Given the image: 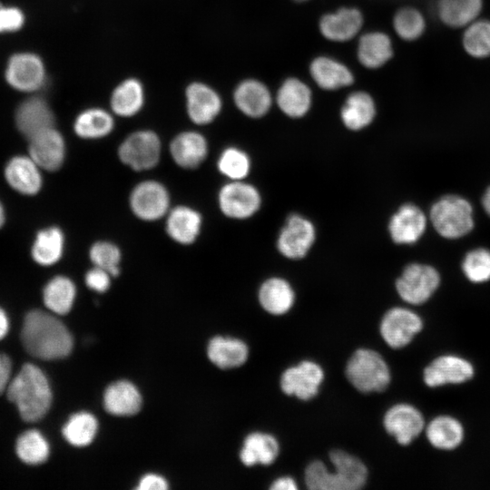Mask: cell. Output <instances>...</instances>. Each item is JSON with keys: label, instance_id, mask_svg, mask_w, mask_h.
<instances>
[{"label": "cell", "instance_id": "obj_40", "mask_svg": "<svg viewBox=\"0 0 490 490\" xmlns=\"http://www.w3.org/2000/svg\"><path fill=\"white\" fill-rule=\"evenodd\" d=\"M393 28L402 40L407 42L416 41L426 32V17L417 8L404 6L395 13Z\"/></svg>", "mask_w": 490, "mask_h": 490}, {"label": "cell", "instance_id": "obj_28", "mask_svg": "<svg viewBox=\"0 0 490 490\" xmlns=\"http://www.w3.org/2000/svg\"><path fill=\"white\" fill-rule=\"evenodd\" d=\"M40 169L30 156H16L5 166V176L9 185L18 192L34 195L43 183Z\"/></svg>", "mask_w": 490, "mask_h": 490}, {"label": "cell", "instance_id": "obj_27", "mask_svg": "<svg viewBox=\"0 0 490 490\" xmlns=\"http://www.w3.org/2000/svg\"><path fill=\"white\" fill-rule=\"evenodd\" d=\"M279 449V443L272 434L254 431L244 438L240 459L246 466H270L278 458Z\"/></svg>", "mask_w": 490, "mask_h": 490}, {"label": "cell", "instance_id": "obj_49", "mask_svg": "<svg viewBox=\"0 0 490 490\" xmlns=\"http://www.w3.org/2000/svg\"><path fill=\"white\" fill-rule=\"evenodd\" d=\"M12 363L8 356L0 353V395L6 390L11 377Z\"/></svg>", "mask_w": 490, "mask_h": 490}, {"label": "cell", "instance_id": "obj_4", "mask_svg": "<svg viewBox=\"0 0 490 490\" xmlns=\"http://www.w3.org/2000/svg\"><path fill=\"white\" fill-rule=\"evenodd\" d=\"M428 220L440 237L450 240L466 237L475 227L473 205L457 194H446L434 201Z\"/></svg>", "mask_w": 490, "mask_h": 490}, {"label": "cell", "instance_id": "obj_36", "mask_svg": "<svg viewBox=\"0 0 490 490\" xmlns=\"http://www.w3.org/2000/svg\"><path fill=\"white\" fill-rule=\"evenodd\" d=\"M144 103L142 84L135 78L122 82L111 96V108L121 117H131L138 113Z\"/></svg>", "mask_w": 490, "mask_h": 490}, {"label": "cell", "instance_id": "obj_46", "mask_svg": "<svg viewBox=\"0 0 490 490\" xmlns=\"http://www.w3.org/2000/svg\"><path fill=\"white\" fill-rule=\"evenodd\" d=\"M112 278L108 271L93 266L85 273L84 280L89 289L103 293L110 288Z\"/></svg>", "mask_w": 490, "mask_h": 490}, {"label": "cell", "instance_id": "obj_26", "mask_svg": "<svg viewBox=\"0 0 490 490\" xmlns=\"http://www.w3.org/2000/svg\"><path fill=\"white\" fill-rule=\"evenodd\" d=\"M394 55V46L388 34L381 31L368 32L360 36L357 45L358 62L367 69H379Z\"/></svg>", "mask_w": 490, "mask_h": 490}, {"label": "cell", "instance_id": "obj_29", "mask_svg": "<svg viewBox=\"0 0 490 490\" xmlns=\"http://www.w3.org/2000/svg\"><path fill=\"white\" fill-rule=\"evenodd\" d=\"M258 299L260 307L266 312L281 316L292 309L295 303V292L286 279L273 277L260 285Z\"/></svg>", "mask_w": 490, "mask_h": 490}, {"label": "cell", "instance_id": "obj_24", "mask_svg": "<svg viewBox=\"0 0 490 490\" xmlns=\"http://www.w3.org/2000/svg\"><path fill=\"white\" fill-rule=\"evenodd\" d=\"M275 99L280 111L294 119L306 115L312 105L309 86L297 77L286 78L279 85Z\"/></svg>", "mask_w": 490, "mask_h": 490}, {"label": "cell", "instance_id": "obj_1", "mask_svg": "<svg viewBox=\"0 0 490 490\" xmlns=\"http://www.w3.org/2000/svg\"><path fill=\"white\" fill-rule=\"evenodd\" d=\"M21 340L31 356L45 360L67 357L74 344L71 333L60 319L38 309L25 316Z\"/></svg>", "mask_w": 490, "mask_h": 490}, {"label": "cell", "instance_id": "obj_45", "mask_svg": "<svg viewBox=\"0 0 490 490\" xmlns=\"http://www.w3.org/2000/svg\"><path fill=\"white\" fill-rule=\"evenodd\" d=\"M89 258L93 266L108 271L113 277L119 275L122 253L116 244L98 240L91 246Z\"/></svg>", "mask_w": 490, "mask_h": 490}, {"label": "cell", "instance_id": "obj_15", "mask_svg": "<svg viewBox=\"0 0 490 490\" xmlns=\"http://www.w3.org/2000/svg\"><path fill=\"white\" fill-rule=\"evenodd\" d=\"M428 221V216L417 205L405 203L389 220V235L397 244L416 243L424 236Z\"/></svg>", "mask_w": 490, "mask_h": 490}, {"label": "cell", "instance_id": "obj_13", "mask_svg": "<svg viewBox=\"0 0 490 490\" xmlns=\"http://www.w3.org/2000/svg\"><path fill=\"white\" fill-rule=\"evenodd\" d=\"M475 375L472 363L456 355H442L433 359L424 369L423 380L429 387L457 385L470 380Z\"/></svg>", "mask_w": 490, "mask_h": 490}, {"label": "cell", "instance_id": "obj_52", "mask_svg": "<svg viewBox=\"0 0 490 490\" xmlns=\"http://www.w3.org/2000/svg\"><path fill=\"white\" fill-rule=\"evenodd\" d=\"M481 202L484 211L490 217V186L485 191Z\"/></svg>", "mask_w": 490, "mask_h": 490}, {"label": "cell", "instance_id": "obj_6", "mask_svg": "<svg viewBox=\"0 0 490 490\" xmlns=\"http://www.w3.org/2000/svg\"><path fill=\"white\" fill-rule=\"evenodd\" d=\"M441 283L439 271L432 265L413 262L397 279L396 290L402 300L418 306L428 301Z\"/></svg>", "mask_w": 490, "mask_h": 490}, {"label": "cell", "instance_id": "obj_22", "mask_svg": "<svg viewBox=\"0 0 490 490\" xmlns=\"http://www.w3.org/2000/svg\"><path fill=\"white\" fill-rule=\"evenodd\" d=\"M169 151L175 164L182 169L193 170L205 161L209 146L201 132L186 131L178 133L172 140Z\"/></svg>", "mask_w": 490, "mask_h": 490}, {"label": "cell", "instance_id": "obj_12", "mask_svg": "<svg viewBox=\"0 0 490 490\" xmlns=\"http://www.w3.org/2000/svg\"><path fill=\"white\" fill-rule=\"evenodd\" d=\"M383 426L401 446H408L425 430V419L416 407L408 403L391 406L384 414Z\"/></svg>", "mask_w": 490, "mask_h": 490}, {"label": "cell", "instance_id": "obj_5", "mask_svg": "<svg viewBox=\"0 0 490 490\" xmlns=\"http://www.w3.org/2000/svg\"><path fill=\"white\" fill-rule=\"evenodd\" d=\"M345 376L355 389L364 394L383 392L391 382V371L385 358L368 348L352 353L346 363Z\"/></svg>", "mask_w": 490, "mask_h": 490}, {"label": "cell", "instance_id": "obj_37", "mask_svg": "<svg viewBox=\"0 0 490 490\" xmlns=\"http://www.w3.org/2000/svg\"><path fill=\"white\" fill-rule=\"evenodd\" d=\"M64 249L62 230L53 226L40 230L32 248V256L40 265L51 266L60 260Z\"/></svg>", "mask_w": 490, "mask_h": 490}, {"label": "cell", "instance_id": "obj_17", "mask_svg": "<svg viewBox=\"0 0 490 490\" xmlns=\"http://www.w3.org/2000/svg\"><path fill=\"white\" fill-rule=\"evenodd\" d=\"M29 141V156L41 169L54 172L61 168L66 147L63 135L54 127L35 134Z\"/></svg>", "mask_w": 490, "mask_h": 490}, {"label": "cell", "instance_id": "obj_47", "mask_svg": "<svg viewBox=\"0 0 490 490\" xmlns=\"http://www.w3.org/2000/svg\"><path fill=\"white\" fill-rule=\"evenodd\" d=\"M23 23L24 15L19 9L0 6V33L16 31Z\"/></svg>", "mask_w": 490, "mask_h": 490}, {"label": "cell", "instance_id": "obj_11", "mask_svg": "<svg viewBox=\"0 0 490 490\" xmlns=\"http://www.w3.org/2000/svg\"><path fill=\"white\" fill-rule=\"evenodd\" d=\"M259 191L242 180L230 181L218 193L220 211L230 219L244 220L254 215L260 207Z\"/></svg>", "mask_w": 490, "mask_h": 490}, {"label": "cell", "instance_id": "obj_44", "mask_svg": "<svg viewBox=\"0 0 490 490\" xmlns=\"http://www.w3.org/2000/svg\"><path fill=\"white\" fill-rule=\"evenodd\" d=\"M219 172L230 181L243 180L250 172L249 155L237 147H228L220 154L217 161Z\"/></svg>", "mask_w": 490, "mask_h": 490}, {"label": "cell", "instance_id": "obj_18", "mask_svg": "<svg viewBox=\"0 0 490 490\" xmlns=\"http://www.w3.org/2000/svg\"><path fill=\"white\" fill-rule=\"evenodd\" d=\"M44 67L41 59L33 54H17L8 62L5 77L14 88L32 92L42 86Z\"/></svg>", "mask_w": 490, "mask_h": 490}, {"label": "cell", "instance_id": "obj_30", "mask_svg": "<svg viewBox=\"0 0 490 490\" xmlns=\"http://www.w3.org/2000/svg\"><path fill=\"white\" fill-rule=\"evenodd\" d=\"M377 106L373 97L365 91H356L346 98L340 118L349 130L359 131L368 127L375 119Z\"/></svg>", "mask_w": 490, "mask_h": 490}, {"label": "cell", "instance_id": "obj_35", "mask_svg": "<svg viewBox=\"0 0 490 490\" xmlns=\"http://www.w3.org/2000/svg\"><path fill=\"white\" fill-rule=\"evenodd\" d=\"M114 128L113 115L102 108H89L81 112L74 122V131L84 140H97L109 135Z\"/></svg>", "mask_w": 490, "mask_h": 490}, {"label": "cell", "instance_id": "obj_20", "mask_svg": "<svg viewBox=\"0 0 490 490\" xmlns=\"http://www.w3.org/2000/svg\"><path fill=\"white\" fill-rule=\"evenodd\" d=\"M237 108L246 116L260 118L272 105V96L268 86L261 81L248 78L239 83L233 92Z\"/></svg>", "mask_w": 490, "mask_h": 490}, {"label": "cell", "instance_id": "obj_43", "mask_svg": "<svg viewBox=\"0 0 490 490\" xmlns=\"http://www.w3.org/2000/svg\"><path fill=\"white\" fill-rule=\"evenodd\" d=\"M461 270L466 279L474 284L490 280V250L477 247L468 250L462 261Z\"/></svg>", "mask_w": 490, "mask_h": 490}, {"label": "cell", "instance_id": "obj_23", "mask_svg": "<svg viewBox=\"0 0 490 490\" xmlns=\"http://www.w3.org/2000/svg\"><path fill=\"white\" fill-rule=\"evenodd\" d=\"M202 225V217L195 209L179 205L171 208L165 216V230L176 243L190 245L198 239Z\"/></svg>", "mask_w": 490, "mask_h": 490}, {"label": "cell", "instance_id": "obj_34", "mask_svg": "<svg viewBox=\"0 0 490 490\" xmlns=\"http://www.w3.org/2000/svg\"><path fill=\"white\" fill-rule=\"evenodd\" d=\"M105 409L115 416H132L142 406V397L136 387L122 380L110 385L103 395Z\"/></svg>", "mask_w": 490, "mask_h": 490}, {"label": "cell", "instance_id": "obj_39", "mask_svg": "<svg viewBox=\"0 0 490 490\" xmlns=\"http://www.w3.org/2000/svg\"><path fill=\"white\" fill-rule=\"evenodd\" d=\"M462 46L475 59L490 57V19L477 18L465 27Z\"/></svg>", "mask_w": 490, "mask_h": 490}, {"label": "cell", "instance_id": "obj_50", "mask_svg": "<svg viewBox=\"0 0 490 490\" xmlns=\"http://www.w3.org/2000/svg\"><path fill=\"white\" fill-rule=\"evenodd\" d=\"M270 490H297L296 481L291 476H280L271 482L269 487Z\"/></svg>", "mask_w": 490, "mask_h": 490}, {"label": "cell", "instance_id": "obj_8", "mask_svg": "<svg viewBox=\"0 0 490 490\" xmlns=\"http://www.w3.org/2000/svg\"><path fill=\"white\" fill-rule=\"evenodd\" d=\"M129 206L133 215L141 220H161L165 218L171 209L169 191L158 181H142L131 191Z\"/></svg>", "mask_w": 490, "mask_h": 490}, {"label": "cell", "instance_id": "obj_2", "mask_svg": "<svg viewBox=\"0 0 490 490\" xmlns=\"http://www.w3.org/2000/svg\"><path fill=\"white\" fill-rule=\"evenodd\" d=\"M333 470L321 460L310 462L304 470V483L309 490H359L368 481L367 466L356 456L343 449L328 454Z\"/></svg>", "mask_w": 490, "mask_h": 490}, {"label": "cell", "instance_id": "obj_33", "mask_svg": "<svg viewBox=\"0 0 490 490\" xmlns=\"http://www.w3.org/2000/svg\"><path fill=\"white\" fill-rule=\"evenodd\" d=\"M484 0H437L436 14L443 24L450 28H465L479 18Z\"/></svg>", "mask_w": 490, "mask_h": 490}, {"label": "cell", "instance_id": "obj_41", "mask_svg": "<svg viewBox=\"0 0 490 490\" xmlns=\"http://www.w3.org/2000/svg\"><path fill=\"white\" fill-rule=\"evenodd\" d=\"M17 456L25 464L39 465L49 456V445L44 436L35 429L24 431L16 440Z\"/></svg>", "mask_w": 490, "mask_h": 490}, {"label": "cell", "instance_id": "obj_19", "mask_svg": "<svg viewBox=\"0 0 490 490\" xmlns=\"http://www.w3.org/2000/svg\"><path fill=\"white\" fill-rule=\"evenodd\" d=\"M222 102L219 93L202 83H192L186 89V110L190 120L198 125L213 122L220 114Z\"/></svg>", "mask_w": 490, "mask_h": 490}, {"label": "cell", "instance_id": "obj_7", "mask_svg": "<svg viewBox=\"0 0 490 490\" xmlns=\"http://www.w3.org/2000/svg\"><path fill=\"white\" fill-rule=\"evenodd\" d=\"M161 155V139L151 130L133 132L118 147L119 160L136 172L153 169L158 165Z\"/></svg>", "mask_w": 490, "mask_h": 490}, {"label": "cell", "instance_id": "obj_25", "mask_svg": "<svg viewBox=\"0 0 490 490\" xmlns=\"http://www.w3.org/2000/svg\"><path fill=\"white\" fill-rule=\"evenodd\" d=\"M15 122L19 131L30 139L54 127V116L44 99L33 97L19 105L15 113Z\"/></svg>", "mask_w": 490, "mask_h": 490}, {"label": "cell", "instance_id": "obj_16", "mask_svg": "<svg viewBox=\"0 0 490 490\" xmlns=\"http://www.w3.org/2000/svg\"><path fill=\"white\" fill-rule=\"evenodd\" d=\"M363 23L364 16L358 8L344 6L323 15L318 22V29L327 40L344 43L360 32Z\"/></svg>", "mask_w": 490, "mask_h": 490}, {"label": "cell", "instance_id": "obj_32", "mask_svg": "<svg viewBox=\"0 0 490 490\" xmlns=\"http://www.w3.org/2000/svg\"><path fill=\"white\" fill-rule=\"evenodd\" d=\"M426 436L432 446L449 451L458 447L464 440L462 423L454 416L440 415L425 426Z\"/></svg>", "mask_w": 490, "mask_h": 490}, {"label": "cell", "instance_id": "obj_54", "mask_svg": "<svg viewBox=\"0 0 490 490\" xmlns=\"http://www.w3.org/2000/svg\"><path fill=\"white\" fill-rule=\"evenodd\" d=\"M294 1L302 3V2H307V1H309V0H294Z\"/></svg>", "mask_w": 490, "mask_h": 490}, {"label": "cell", "instance_id": "obj_31", "mask_svg": "<svg viewBox=\"0 0 490 490\" xmlns=\"http://www.w3.org/2000/svg\"><path fill=\"white\" fill-rule=\"evenodd\" d=\"M250 349L242 339L216 336L208 345L210 360L221 369L239 368L245 364Z\"/></svg>", "mask_w": 490, "mask_h": 490}, {"label": "cell", "instance_id": "obj_42", "mask_svg": "<svg viewBox=\"0 0 490 490\" xmlns=\"http://www.w3.org/2000/svg\"><path fill=\"white\" fill-rule=\"evenodd\" d=\"M95 417L87 412L73 415L63 428L64 438L73 446H85L94 438L97 432Z\"/></svg>", "mask_w": 490, "mask_h": 490}, {"label": "cell", "instance_id": "obj_10", "mask_svg": "<svg viewBox=\"0 0 490 490\" xmlns=\"http://www.w3.org/2000/svg\"><path fill=\"white\" fill-rule=\"evenodd\" d=\"M322 367L313 360L304 359L287 368L280 375L279 387L287 396L302 401L314 398L324 381Z\"/></svg>", "mask_w": 490, "mask_h": 490}, {"label": "cell", "instance_id": "obj_38", "mask_svg": "<svg viewBox=\"0 0 490 490\" xmlns=\"http://www.w3.org/2000/svg\"><path fill=\"white\" fill-rule=\"evenodd\" d=\"M75 296V285L65 276L53 278L47 282L43 291L45 307L58 315H64L71 310Z\"/></svg>", "mask_w": 490, "mask_h": 490}, {"label": "cell", "instance_id": "obj_51", "mask_svg": "<svg viewBox=\"0 0 490 490\" xmlns=\"http://www.w3.org/2000/svg\"><path fill=\"white\" fill-rule=\"evenodd\" d=\"M9 329V320L6 313L0 308V340L5 337Z\"/></svg>", "mask_w": 490, "mask_h": 490}, {"label": "cell", "instance_id": "obj_3", "mask_svg": "<svg viewBox=\"0 0 490 490\" xmlns=\"http://www.w3.org/2000/svg\"><path fill=\"white\" fill-rule=\"evenodd\" d=\"M6 395L27 422L43 418L52 403V391L44 373L30 363L24 364L10 381Z\"/></svg>", "mask_w": 490, "mask_h": 490}, {"label": "cell", "instance_id": "obj_53", "mask_svg": "<svg viewBox=\"0 0 490 490\" xmlns=\"http://www.w3.org/2000/svg\"><path fill=\"white\" fill-rule=\"evenodd\" d=\"M4 222H5V212H4L3 206L0 202V228L2 227Z\"/></svg>", "mask_w": 490, "mask_h": 490}, {"label": "cell", "instance_id": "obj_14", "mask_svg": "<svg viewBox=\"0 0 490 490\" xmlns=\"http://www.w3.org/2000/svg\"><path fill=\"white\" fill-rule=\"evenodd\" d=\"M316 239L315 227L310 220L299 214L290 215L281 229L277 240L279 251L286 258H304Z\"/></svg>", "mask_w": 490, "mask_h": 490}, {"label": "cell", "instance_id": "obj_48", "mask_svg": "<svg viewBox=\"0 0 490 490\" xmlns=\"http://www.w3.org/2000/svg\"><path fill=\"white\" fill-rule=\"evenodd\" d=\"M168 488L166 480L157 475L149 474L144 475L139 482V490H165Z\"/></svg>", "mask_w": 490, "mask_h": 490}, {"label": "cell", "instance_id": "obj_21", "mask_svg": "<svg viewBox=\"0 0 490 490\" xmlns=\"http://www.w3.org/2000/svg\"><path fill=\"white\" fill-rule=\"evenodd\" d=\"M309 71L314 83L326 91H337L354 83L350 68L332 56H316L311 60Z\"/></svg>", "mask_w": 490, "mask_h": 490}, {"label": "cell", "instance_id": "obj_9", "mask_svg": "<svg viewBox=\"0 0 490 490\" xmlns=\"http://www.w3.org/2000/svg\"><path fill=\"white\" fill-rule=\"evenodd\" d=\"M423 327V319L416 312L404 307H394L383 315L379 333L389 348L399 349L407 346Z\"/></svg>", "mask_w": 490, "mask_h": 490}]
</instances>
